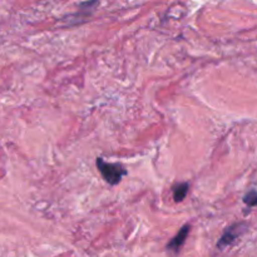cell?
I'll list each match as a JSON object with an SVG mask.
<instances>
[{
	"label": "cell",
	"mask_w": 257,
	"mask_h": 257,
	"mask_svg": "<svg viewBox=\"0 0 257 257\" xmlns=\"http://www.w3.org/2000/svg\"><path fill=\"white\" fill-rule=\"evenodd\" d=\"M97 168L102 177L110 186L119 185L123 176L127 175V171L124 170L119 163H108L103 158H97Z\"/></svg>",
	"instance_id": "1"
},
{
	"label": "cell",
	"mask_w": 257,
	"mask_h": 257,
	"mask_svg": "<svg viewBox=\"0 0 257 257\" xmlns=\"http://www.w3.org/2000/svg\"><path fill=\"white\" fill-rule=\"evenodd\" d=\"M188 190H190V185L187 182L180 183V185L176 186L175 190H173V198H175L176 202H182L186 196H187Z\"/></svg>",
	"instance_id": "4"
},
{
	"label": "cell",
	"mask_w": 257,
	"mask_h": 257,
	"mask_svg": "<svg viewBox=\"0 0 257 257\" xmlns=\"http://www.w3.org/2000/svg\"><path fill=\"white\" fill-rule=\"evenodd\" d=\"M246 227H247L246 223L240 222V223H235V225H231L230 227L226 228L223 235L221 236V238L218 240L217 247L221 248V250H223V248L227 247V246L232 245V243L235 242V241L237 240L243 232H245Z\"/></svg>",
	"instance_id": "2"
},
{
	"label": "cell",
	"mask_w": 257,
	"mask_h": 257,
	"mask_svg": "<svg viewBox=\"0 0 257 257\" xmlns=\"http://www.w3.org/2000/svg\"><path fill=\"white\" fill-rule=\"evenodd\" d=\"M243 202L248 206V207H253L257 206V191L252 190L250 192H247L243 197Z\"/></svg>",
	"instance_id": "5"
},
{
	"label": "cell",
	"mask_w": 257,
	"mask_h": 257,
	"mask_svg": "<svg viewBox=\"0 0 257 257\" xmlns=\"http://www.w3.org/2000/svg\"><path fill=\"white\" fill-rule=\"evenodd\" d=\"M190 230H191V226L190 225H185L182 228H181L180 231H178L177 235L175 236V237L172 238V240L168 242L167 245V250L168 251H172L173 253H178L180 252L181 247L183 246V243H185L186 238H187L188 233H190Z\"/></svg>",
	"instance_id": "3"
}]
</instances>
